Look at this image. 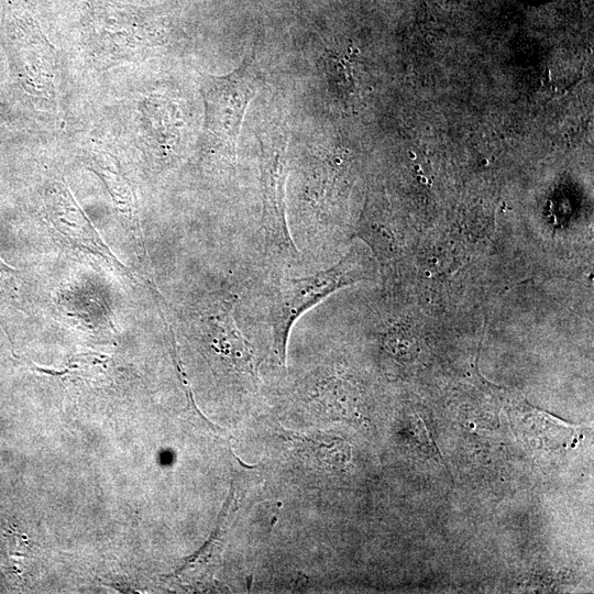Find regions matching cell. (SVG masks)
<instances>
[{"label": "cell", "mask_w": 594, "mask_h": 594, "mask_svg": "<svg viewBox=\"0 0 594 594\" xmlns=\"http://www.w3.org/2000/svg\"><path fill=\"white\" fill-rule=\"evenodd\" d=\"M377 264L361 245H355L333 265L304 276L278 275L266 293V322L272 350L285 365L290 330L299 317L330 294L361 280L374 279Z\"/></svg>", "instance_id": "cell-1"}, {"label": "cell", "mask_w": 594, "mask_h": 594, "mask_svg": "<svg viewBox=\"0 0 594 594\" xmlns=\"http://www.w3.org/2000/svg\"><path fill=\"white\" fill-rule=\"evenodd\" d=\"M258 142L261 230L263 244L271 256L284 266L299 261V250L290 234L286 216V182L289 174L286 124L282 121L263 124Z\"/></svg>", "instance_id": "cell-2"}, {"label": "cell", "mask_w": 594, "mask_h": 594, "mask_svg": "<svg viewBox=\"0 0 594 594\" xmlns=\"http://www.w3.org/2000/svg\"><path fill=\"white\" fill-rule=\"evenodd\" d=\"M263 84L264 74L254 47L230 73L201 74L199 87L208 142L229 155H235L244 116Z\"/></svg>", "instance_id": "cell-3"}, {"label": "cell", "mask_w": 594, "mask_h": 594, "mask_svg": "<svg viewBox=\"0 0 594 594\" xmlns=\"http://www.w3.org/2000/svg\"><path fill=\"white\" fill-rule=\"evenodd\" d=\"M234 296L215 301L205 319L209 345L222 363L239 377L256 378L254 349L239 329L233 316Z\"/></svg>", "instance_id": "cell-4"}, {"label": "cell", "mask_w": 594, "mask_h": 594, "mask_svg": "<svg viewBox=\"0 0 594 594\" xmlns=\"http://www.w3.org/2000/svg\"><path fill=\"white\" fill-rule=\"evenodd\" d=\"M45 208L56 231L63 234L72 245L99 254L107 261L119 263L99 238L65 184L54 182L47 188Z\"/></svg>", "instance_id": "cell-5"}, {"label": "cell", "mask_w": 594, "mask_h": 594, "mask_svg": "<svg viewBox=\"0 0 594 594\" xmlns=\"http://www.w3.org/2000/svg\"><path fill=\"white\" fill-rule=\"evenodd\" d=\"M292 440L307 460L323 470L342 471L350 461V447L343 439L327 435H293Z\"/></svg>", "instance_id": "cell-6"}, {"label": "cell", "mask_w": 594, "mask_h": 594, "mask_svg": "<svg viewBox=\"0 0 594 594\" xmlns=\"http://www.w3.org/2000/svg\"><path fill=\"white\" fill-rule=\"evenodd\" d=\"M90 160L92 169L103 180L119 210L130 218L134 217L136 209L132 190L116 160L102 151H94Z\"/></svg>", "instance_id": "cell-7"}, {"label": "cell", "mask_w": 594, "mask_h": 594, "mask_svg": "<svg viewBox=\"0 0 594 594\" xmlns=\"http://www.w3.org/2000/svg\"><path fill=\"white\" fill-rule=\"evenodd\" d=\"M11 268L7 266L1 260H0V274H7L10 273Z\"/></svg>", "instance_id": "cell-8"}]
</instances>
